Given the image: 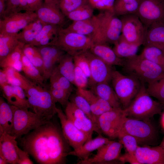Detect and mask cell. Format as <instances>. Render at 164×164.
Returning a JSON list of instances; mask_svg holds the SVG:
<instances>
[{
  "mask_svg": "<svg viewBox=\"0 0 164 164\" xmlns=\"http://www.w3.org/2000/svg\"><path fill=\"white\" fill-rule=\"evenodd\" d=\"M19 139L22 149L39 164L64 163L70 151L61 128L50 121Z\"/></svg>",
  "mask_w": 164,
  "mask_h": 164,
  "instance_id": "obj_1",
  "label": "cell"
},
{
  "mask_svg": "<svg viewBox=\"0 0 164 164\" xmlns=\"http://www.w3.org/2000/svg\"><path fill=\"white\" fill-rule=\"evenodd\" d=\"M95 30L92 36L93 43L114 44L121 35L122 23L112 12L102 11L93 16Z\"/></svg>",
  "mask_w": 164,
  "mask_h": 164,
  "instance_id": "obj_2",
  "label": "cell"
},
{
  "mask_svg": "<svg viewBox=\"0 0 164 164\" xmlns=\"http://www.w3.org/2000/svg\"><path fill=\"white\" fill-rule=\"evenodd\" d=\"M164 107L163 104L151 98L145 83L142 82L138 92L128 107L124 109L127 117L149 121L155 115L161 114Z\"/></svg>",
  "mask_w": 164,
  "mask_h": 164,
  "instance_id": "obj_3",
  "label": "cell"
},
{
  "mask_svg": "<svg viewBox=\"0 0 164 164\" xmlns=\"http://www.w3.org/2000/svg\"><path fill=\"white\" fill-rule=\"evenodd\" d=\"M25 91L32 111L49 121L56 114V103L49 89L32 81Z\"/></svg>",
  "mask_w": 164,
  "mask_h": 164,
  "instance_id": "obj_4",
  "label": "cell"
},
{
  "mask_svg": "<svg viewBox=\"0 0 164 164\" xmlns=\"http://www.w3.org/2000/svg\"><path fill=\"white\" fill-rule=\"evenodd\" d=\"M129 74L138 78L141 82L148 84L164 74V68L140 55L125 59L123 67Z\"/></svg>",
  "mask_w": 164,
  "mask_h": 164,
  "instance_id": "obj_5",
  "label": "cell"
},
{
  "mask_svg": "<svg viewBox=\"0 0 164 164\" xmlns=\"http://www.w3.org/2000/svg\"><path fill=\"white\" fill-rule=\"evenodd\" d=\"M93 43L90 36L70 32L60 27L49 45L55 46L73 56L89 50Z\"/></svg>",
  "mask_w": 164,
  "mask_h": 164,
  "instance_id": "obj_6",
  "label": "cell"
},
{
  "mask_svg": "<svg viewBox=\"0 0 164 164\" xmlns=\"http://www.w3.org/2000/svg\"><path fill=\"white\" fill-rule=\"evenodd\" d=\"M111 81L122 108H126L138 92L142 82L133 75H125L114 70Z\"/></svg>",
  "mask_w": 164,
  "mask_h": 164,
  "instance_id": "obj_7",
  "label": "cell"
},
{
  "mask_svg": "<svg viewBox=\"0 0 164 164\" xmlns=\"http://www.w3.org/2000/svg\"><path fill=\"white\" fill-rule=\"evenodd\" d=\"M11 105L14 117L13 128L10 135L16 139L20 138L50 121L29 111L28 108H21Z\"/></svg>",
  "mask_w": 164,
  "mask_h": 164,
  "instance_id": "obj_8",
  "label": "cell"
},
{
  "mask_svg": "<svg viewBox=\"0 0 164 164\" xmlns=\"http://www.w3.org/2000/svg\"><path fill=\"white\" fill-rule=\"evenodd\" d=\"M121 130L134 137L139 146L154 145L157 138V131L150 121L126 117Z\"/></svg>",
  "mask_w": 164,
  "mask_h": 164,
  "instance_id": "obj_9",
  "label": "cell"
},
{
  "mask_svg": "<svg viewBox=\"0 0 164 164\" xmlns=\"http://www.w3.org/2000/svg\"><path fill=\"white\" fill-rule=\"evenodd\" d=\"M126 117L121 107L113 108L98 118L97 126L101 133L112 139L116 138H118Z\"/></svg>",
  "mask_w": 164,
  "mask_h": 164,
  "instance_id": "obj_10",
  "label": "cell"
},
{
  "mask_svg": "<svg viewBox=\"0 0 164 164\" xmlns=\"http://www.w3.org/2000/svg\"><path fill=\"white\" fill-rule=\"evenodd\" d=\"M121 35L128 42L138 46L143 45L146 28L135 14L122 16Z\"/></svg>",
  "mask_w": 164,
  "mask_h": 164,
  "instance_id": "obj_11",
  "label": "cell"
},
{
  "mask_svg": "<svg viewBox=\"0 0 164 164\" xmlns=\"http://www.w3.org/2000/svg\"><path fill=\"white\" fill-rule=\"evenodd\" d=\"M136 15L146 28L156 22L164 20L163 0H138Z\"/></svg>",
  "mask_w": 164,
  "mask_h": 164,
  "instance_id": "obj_12",
  "label": "cell"
},
{
  "mask_svg": "<svg viewBox=\"0 0 164 164\" xmlns=\"http://www.w3.org/2000/svg\"><path fill=\"white\" fill-rule=\"evenodd\" d=\"M123 146L118 141H111L97 150L91 157L80 160L77 164H104L119 162L118 159Z\"/></svg>",
  "mask_w": 164,
  "mask_h": 164,
  "instance_id": "obj_13",
  "label": "cell"
},
{
  "mask_svg": "<svg viewBox=\"0 0 164 164\" xmlns=\"http://www.w3.org/2000/svg\"><path fill=\"white\" fill-rule=\"evenodd\" d=\"M56 114L60 120L63 134L70 146L76 151L89 140L83 132L78 128L60 109L57 108Z\"/></svg>",
  "mask_w": 164,
  "mask_h": 164,
  "instance_id": "obj_14",
  "label": "cell"
},
{
  "mask_svg": "<svg viewBox=\"0 0 164 164\" xmlns=\"http://www.w3.org/2000/svg\"><path fill=\"white\" fill-rule=\"evenodd\" d=\"M37 18L35 12H19L0 20V34H15Z\"/></svg>",
  "mask_w": 164,
  "mask_h": 164,
  "instance_id": "obj_15",
  "label": "cell"
},
{
  "mask_svg": "<svg viewBox=\"0 0 164 164\" xmlns=\"http://www.w3.org/2000/svg\"><path fill=\"white\" fill-rule=\"evenodd\" d=\"M84 53L90 65L91 77L89 79L88 85L91 87L97 84L109 83L111 81L114 70L112 66L94 55L89 50Z\"/></svg>",
  "mask_w": 164,
  "mask_h": 164,
  "instance_id": "obj_16",
  "label": "cell"
},
{
  "mask_svg": "<svg viewBox=\"0 0 164 164\" xmlns=\"http://www.w3.org/2000/svg\"><path fill=\"white\" fill-rule=\"evenodd\" d=\"M65 114L75 126L87 135L89 140L92 138L94 132L101 134L93 121L84 112L70 101L66 106Z\"/></svg>",
  "mask_w": 164,
  "mask_h": 164,
  "instance_id": "obj_17",
  "label": "cell"
},
{
  "mask_svg": "<svg viewBox=\"0 0 164 164\" xmlns=\"http://www.w3.org/2000/svg\"><path fill=\"white\" fill-rule=\"evenodd\" d=\"M37 47L43 61L42 76L45 81L49 79L56 67V64L59 63L64 54V51L53 45H48Z\"/></svg>",
  "mask_w": 164,
  "mask_h": 164,
  "instance_id": "obj_18",
  "label": "cell"
},
{
  "mask_svg": "<svg viewBox=\"0 0 164 164\" xmlns=\"http://www.w3.org/2000/svg\"><path fill=\"white\" fill-rule=\"evenodd\" d=\"M35 12L37 18L46 24L59 26L65 21V16L59 8L58 0L44 2L43 5Z\"/></svg>",
  "mask_w": 164,
  "mask_h": 164,
  "instance_id": "obj_19",
  "label": "cell"
},
{
  "mask_svg": "<svg viewBox=\"0 0 164 164\" xmlns=\"http://www.w3.org/2000/svg\"><path fill=\"white\" fill-rule=\"evenodd\" d=\"M135 155L139 164H164V150L160 146H138Z\"/></svg>",
  "mask_w": 164,
  "mask_h": 164,
  "instance_id": "obj_20",
  "label": "cell"
},
{
  "mask_svg": "<svg viewBox=\"0 0 164 164\" xmlns=\"http://www.w3.org/2000/svg\"><path fill=\"white\" fill-rule=\"evenodd\" d=\"M77 91L83 96L88 102L96 125L98 118L102 114L113 108L108 102L95 94L91 90L77 89Z\"/></svg>",
  "mask_w": 164,
  "mask_h": 164,
  "instance_id": "obj_21",
  "label": "cell"
},
{
  "mask_svg": "<svg viewBox=\"0 0 164 164\" xmlns=\"http://www.w3.org/2000/svg\"><path fill=\"white\" fill-rule=\"evenodd\" d=\"M89 50L107 64L123 67L125 59L119 58L113 49L106 43H93Z\"/></svg>",
  "mask_w": 164,
  "mask_h": 164,
  "instance_id": "obj_22",
  "label": "cell"
},
{
  "mask_svg": "<svg viewBox=\"0 0 164 164\" xmlns=\"http://www.w3.org/2000/svg\"><path fill=\"white\" fill-rule=\"evenodd\" d=\"M16 138L10 134L0 135V157L5 159L9 164H18Z\"/></svg>",
  "mask_w": 164,
  "mask_h": 164,
  "instance_id": "obj_23",
  "label": "cell"
},
{
  "mask_svg": "<svg viewBox=\"0 0 164 164\" xmlns=\"http://www.w3.org/2000/svg\"><path fill=\"white\" fill-rule=\"evenodd\" d=\"M143 45L164 49V20L154 22L146 28Z\"/></svg>",
  "mask_w": 164,
  "mask_h": 164,
  "instance_id": "obj_24",
  "label": "cell"
},
{
  "mask_svg": "<svg viewBox=\"0 0 164 164\" xmlns=\"http://www.w3.org/2000/svg\"><path fill=\"white\" fill-rule=\"evenodd\" d=\"M110 141L108 138L103 137L101 134H99L97 137L87 140L77 150L70 151L68 155L76 156L80 160L86 159L89 157L91 152Z\"/></svg>",
  "mask_w": 164,
  "mask_h": 164,
  "instance_id": "obj_25",
  "label": "cell"
},
{
  "mask_svg": "<svg viewBox=\"0 0 164 164\" xmlns=\"http://www.w3.org/2000/svg\"><path fill=\"white\" fill-rule=\"evenodd\" d=\"M91 90L101 98L108 102L113 108L121 107L114 89L108 83L97 84L91 86Z\"/></svg>",
  "mask_w": 164,
  "mask_h": 164,
  "instance_id": "obj_26",
  "label": "cell"
},
{
  "mask_svg": "<svg viewBox=\"0 0 164 164\" xmlns=\"http://www.w3.org/2000/svg\"><path fill=\"white\" fill-rule=\"evenodd\" d=\"M13 111L11 105L0 97V135L4 133L10 134L13 122Z\"/></svg>",
  "mask_w": 164,
  "mask_h": 164,
  "instance_id": "obj_27",
  "label": "cell"
},
{
  "mask_svg": "<svg viewBox=\"0 0 164 164\" xmlns=\"http://www.w3.org/2000/svg\"><path fill=\"white\" fill-rule=\"evenodd\" d=\"M114 44L113 49L115 53L118 57L122 59H128L137 55L139 46L128 42L121 35Z\"/></svg>",
  "mask_w": 164,
  "mask_h": 164,
  "instance_id": "obj_28",
  "label": "cell"
},
{
  "mask_svg": "<svg viewBox=\"0 0 164 164\" xmlns=\"http://www.w3.org/2000/svg\"><path fill=\"white\" fill-rule=\"evenodd\" d=\"M45 24L37 18L19 33V40L25 44H30L34 40Z\"/></svg>",
  "mask_w": 164,
  "mask_h": 164,
  "instance_id": "obj_29",
  "label": "cell"
},
{
  "mask_svg": "<svg viewBox=\"0 0 164 164\" xmlns=\"http://www.w3.org/2000/svg\"><path fill=\"white\" fill-rule=\"evenodd\" d=\"M20 42L19 33L15 34H0V60L13 51Z\"/></svg>",
  "mask_w": 164,
  "mask_h": 164,
  "instance_id": "obj_30",
  "label": "cell"
},
{
  "mask_svg": "<svg viewBox=\"0 0 164 164\" xmlns=\"http://www.w3.org/2000/svg\"><path fill=\"white\" fill-rule=\"evenodd\" d=\"M75 65L73 56L67 53L64 54L56 67L57 71L74 85Z\"/></svg>",
  "mask_w": 164,
  "mask_h": 164,
  "instance_id": "obj_31",
  "label": "cell"
},
{
  "mask_svg": "<svg viewBox=\"0 0 164 164\" xmlns=\"http://www.w3.org/2000/svg\"><path fill=\"white\" fill-rule=\"evenodd\" d=\"M138 6V0H115L114 12L117 16L136 15Z\"/></svg>",
  "mask_w": 164,
  "mask_h": 164,
  "instance_id": "obj_32",
  "label": "cell"
},
{
  "mask_svg": "<svg viewBox=\"0 0 164 164\" xmlns=\"http://www.w3.org/2000/svg\"><path fill=\"white\" fill-rule=\"evenodd\" d=\"M139 55L164 68V49L154 46H145Z\"/></svg>",
  "mask_w": 164,
  "mask_h": 164,
  "instance_id": "obj_33",
  "label": "cell"
},
{
  "mask_svg": "<svg viewBox=\"0 0 164 164\" xmlns=\"http://www.w3.org/2000/svg\"><path fill=\"white\" fill-rule=\"evenodd\" d=\"M21 60L23 65L22 71L27 77L35 83L44 86V80L42 74L23 53Z\"/></svg>",
  "mask_w": 164,
  "mask_h": 164,
  "instance_id": "obj_34",
  "label": "cell"
},
{
  "mask_svg": "<svg viewBox=\"0 0 164 164\" xmlns=\"http://www.w3.org/2000/svg\"><path fill=\"white\" fill-rule=\"evenodd\" d=\"M2 69L7 75L8 83L12 85L20 87L25 90L32 81L12 67H6Z\"/></svg>",
  "mask_w": 164,
  "mask_h": 164,
  "instance_id": "obj_35",
  "label": "cell"
},
{
  "mask_svg": "<svg viewBox=\"0 0 164 164\" xmlns=\"http://www.w3.org/2000/svg\"><path fill=\"white\" fill-rule=\"evenodd\" d=\"M25 43L21 42L17 47L5 57L0 60V66L2 68L11 67L17 69L19 66L23 53Z\"/></svg>",
  "mask_w": 164,
  "mask_h": 164,
  "instance_id": "obj_36",
  "label": "cell"
},
{
  "mask_svg": "<svg viewBox=\"0 0 164 164\" xmlns=\"http://www.w3.org/2000/svg\"><path fill=\"white\" fill-rule=\"evenodd\" d=\"M94 9L88 3L69 13L66 16L73 21L87 19L94 16Z\"/></svg>",
  "mask_w": 164,
  "mask_h": 164,
  "instance_id": "obj_37",
  "label": "cell"
},
{
  "mask_svg": "<svg viewBox=\"0 0 164 164\" xmlns=\"http://www.w3.org/2000/svg\"><path fill=\"white\" fill-rule=\"evenodd\" d=\"M148 84L147 90L149 95L164 105V74Z\"/></svg>",
  "mask_w": 164,
  "mask_h": 164,
  "instance_id": "obj_38",
  "label": "cell"
},
{
  "mask_svg": "<svg viewBox=\"0 0 164 164\" xmlns=\"http://www.w3.org/2000/svg\"><path fill=\"white\" fill-rule=\"evenodd\" d=\"M69 100L70 101L73 103L77 108L84 112L97 127L90 105L83 96L76 91L75 94H71Z\"/></svg>",
  "mask_w": 164,
  "mask_h": 164,
  "instance_id": "obj_39",
  "label": "cell"
},
{
  "mask_svg": "<svg viewBox=\"0 0 164 164\" xmlns=\"http://www.w3.org/2000/svg\"><path fill=\"white\" fill-rule=\"evenodd\" d=\"M119 141L124 147L125 152L135 154L139 146L137 140L132 135L121 130L118 138Z\"/></svg>",
  "mask_w": 164,
  "mask_h": 164,
  "instance_id": "obj_40",
  "label": "cell"
},
{
  "mask_svg": "<svg viewBox=\"0 0 164 164\" xmlns=\"http://www.w3.org/2000/svg\"><path fill=\"white\" fill-rule=\"evenodd\" d=\"M58 2L59 8L65 16L82 5L89 3L88 0H58Z\"/></svg>",
  "mask_w": 164,
  "mask_h": 164,
  "instance_id": "obj_41",
  "label": "cell"
},
{
  "mask_svg": "<svg viewBox=\"0 0 164 164\" xmlns=\"http://www.w3.org/2000/svg\"><path fill=\"white\" fill-rule=\"evenodd\" d=\"M49 90L56 103L58 102L63 106H66L71 94L61 88L50 87Z\"/></svg>",
  "mask_w": 164,
  "mask_h": 164,
  "instance_id": "obj_42",
  "label": "cell"
},
{
  "mask_svg": "<svg viewBox=\"0 0 164 164\" xmlns=\"http://www.w3.org/2000/svg\"><path fill=\"white\" fill-rule=\"evenodd\" d=\"M75 65L79 67L89 79L91 77V70L89 61L84 53L73 56Z\"/></svg>",
  "mask_w": 164,
  "mask_h": 164,
  "instance_id": "obj_43",
  "label": "cell"
},
{
  "mask_svg": "<svg viewBox=\"0 0 164 164\" xmlns=\"http://www.w3.org/2000/svg\"><path fill=\"white\" fill-rule=\"evenodd\" d=\"M88 83L89 78L86 74L79 67L75 65L74 85L77 89H86Z\"/></svg>",
  "mask_w": 164,
  "mask_h": 164,
  "instance_id": "obj_44",
  "label": "cell"
},
{
  "mask_svg": "<svg viewBox=\"0 0 164 164\" xmlns=\"http://www.w3.org/2000/svg\"><path fill=\"white\" fill-rule=\"evenodd\" d=\"M50 77H53L57 81L63 89L71 94L73 89V84L67 79L60 74L56 68Z\"/></svg>",
  "mask_w": 164,
  "mask_h": 164,
  "instance_id": "obj_45",
  "label": "cell"
},
{
  "mask_svg": "<svg viewBox=\"0 0 164 164\" xmlns=\"http://www.w3.org/2000/svg\"><path fill=\"white\" fill-rule=\"evenodd\" d=\"M16 98L18 107L30 108L25 90L22 87L12 85Z\"/></svg>",
  "mask_w": 164,
  "mask_h": 164,
  "instance_id": "obj_46",
  "label": "cell"
},
{
  "mask_svg": "<svg viewBox=\"0 0 164 164\" xmlns=\"http://www.w3.org/2000/svg\"><path fill=\"white\" fill-rule=\"evenodd\" d=\"M88 1L94 9L114 12L113 7L115 0H88Z\"/></svg>",
  "mask_w": 164,
  "mask_h": 164,
  "instance_id": "obj_47",
  "label": "cell"
},
{
  "mask_svg": "<svg viewBox=\"0 0 164 164\" xmlns=\"http://www.w3.org/2000/svg\"><path fill=\"white\" fill-rule=\"evenodd\" d=\"M60 27L59 26L56 25L45 24L34 40L30 44L36 46L38 43L48 35L52 32H57Z\"/></svg>",
  "mask_w": 164,
  "mask_h": 164,
  "instance_id": "obj_48",
  "label": "cell"
},
{
  "mask_svg": "<svg viewBox=\"0 0 164 164\" xmlns=\"http://www.w3.org/2000/svg\"><path fill=\"white\" fill-rule=\"evenodd\" d=\"M92 20V17L87 19L73 21L72 24L64 29L68 31L81 34Z\"/></svg>",
  "mask_w": 164,
  "mask_h": 164,
  "instance_id": "obj_49",
  "label": "cell"
},
{
  "mask_svg": "<svg viewBox=\"0 0 164 164\" xmlns=\"http://www.w3.org/2000/svg\"><path fill=\"white\" fill-rule=\"evenodd\" d=\"M3 97L9 104L17 106L16 98L12 85L6 84L0 86Z\"/></svg>",
  "mask_w": 164,
  "mask_h": 164,
  "instance_id": "obj_50",
  "label": "cell"
},
{
  "mask_svg": "<svg viewBox=\"0 0 164 164\" xmlns=\"http://www.w3.org/2000/svg\"><path fill=\"white\" fill-rule=\"evenodd\" d=\"M21 11L18 0H6L5 9L2 18L20 12Z\"/></svg>",
  "mask_w": 164,
  "mask_h": 164,
  "instance_id": "obj_51",
  "label": "cell"
},
{
  "mask_svg": "<svg viewBox=\"0 0 164 164\" xmlns=\"http://www.w3.org/2000/svg\"><path fill=\"white\" fill-rule=\"evenodd\" d=\"M16 150L18 158V164H32L33 162L30 159L29 154L26 151L16 146Z\"/></svg>",
  "mask_w": 164,
  "mask_h": 164,
  "instance_id": "obj_52",
  "label": "cell"
},
{
  "mask_svg": "<svg viewBox=\"0 0 164 164\" xmlns=\"http://www.w3.org/2000/svg\"><path fill=\"white\" fill-rule=\"evenodd\" d=\"M118 160L120 163H122L128 162L131 164H139L135 154L126 152L120 155Z\"/></svg>",
  "mask_w": 164,
  "mask_h": 164,
  "instance_id": "obj_53",
  "label": "cell"
},
{
  "mask_svg": "<svg viewBox=\"0 0 164 164\" xmlns=\"http://www.w3.org/2000/svg\"><path fill=\"white\" fill-rule=\"evenodd\" d=\"M43 0H27L28 4L31 11L35 12L43 4Z\"/></svg>",
  "mask_w": 164,
  "mask_h": 164,
  "instance_id": "obj_54",
  "label": "cell"
},
{
  "mask_svg": "<svg viewBox=\"0 0 164 164\" xmlns=\"http://www.w3.org/2000/svg\"><path fill=\"white\" fill-rule=\"evenodd\" d=\"M8 83L7 75L3 69L0 70V86Z\"/></svg>",
  "mask_w": 164,
  "mask_h": 164,
  "instance_id": "obj_55",
  "label": "cell"
},
{
  "mask_svg": "<svg viewBox=\"0 0 164 164\" xmlns=\"http://www.w3.org/2000/svg\"><path fill=\"white\" fill-rule=\"evenodd\" d=\"M21 10L30 11L28 4L27 0H18Z\"/></svg>",
  "mask_w": 164,
  "mask_h": 164,
  "instance_id": "obj_56",
  "label": "cell"
},
{
  "mask_svg": "<svg viewBox=\"0 0 164 164\" xmlns=\"http://www.w3.org/2000/svg\"><path fill=\"white\" fill-rule=\"evenodd\" d=\"M9 164V163L5 159L0 157V164Z\"/></svg>",
  "mask_w": 164,
  "mask_h": 164,
  "instance_id": "obj_57",
  "label": "cell"
},
{
  "mask_svg": "<svg viewBox=\"0 0 164 164\" xmlns=\"http://www.w3.org/2000/svg\"><path fill=\"white\" fill-rule=\"evenodd\" d=\"M161 123L162 126L164 129V111L162 113L161 119Z\"/></svg>",
  "mask_w": 164,
  "mask_h": 164,
  "instance_id": "obj_58",
  "label": "cell"
},
{
  "mask_svg": "<svg viewBox=\"0 0 164 164\" xmlns=\"http://www.w3.org/2000/svg\"><path fill=\"white\" fill-rule=\"evenodd\" d=\"M164 150V137L163 138L162 142L160 145Z\"/></svg>",
  "mask_w": 164,
  "mask_h": 164,
  "instance_id": "obj_59",
  "label": "cell"
},
{
  "mask_svg": "<svg viewBox=\"0 0 164 164\" xmlns=\"http://www.w3.org/2000/svg\"><path fill=\"white\" fill-rule=\"evenodd\" d=\"M44 2H48L52 1H53L54 0H43Z\"/></svg>",
  "mask_w": 164,
  "mask_h": 164,
  "instance_id": "obj_60",
  "label": "cell"
}]
</instances>
